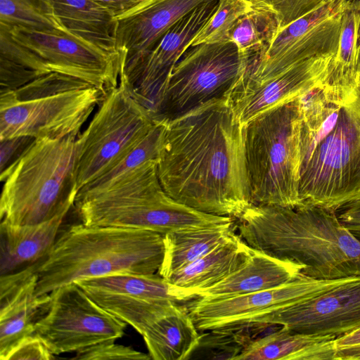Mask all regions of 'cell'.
Instances as JSON below:
<instances>
[{
  "instance_id": "obj_20",
  "label": "cell",
  "mask_w": 360,
  "mask_h": 360,
  "mask_svg": "<svg viewBox=\"0 0 360 360\" xmlns=\"http://www.w3.org/2000/svg\"><path fill=\"white\" fill-rule=\"evenodd\" d=\"M39 1L58 30L122 63L115 43L117 20L108 9L94 0Z\"/></svg>"
},
{
  "instance_id": "obj_1",
  "label": "cell",
  "mask_w": 360,
  "mask_h": 360,
  "mask_svg": "<svg viewBox=\"0 0 360 360\" xmlns=\"http://www.w3.org/2000/svg\"><path fill=\"white\" fill-rule=\"evenodd\" d=\"M243 131L227 96L165 119L156 159L164 191L196 210L238 218L252 204Z\"/></svg>"
},
{
  "instance_id": "obj_35",
  "label": "cell",
  "mask_w": 360,
  "mask_h": 360,
  "mask_svg": "<svg viewBox=\"0 0 360 360\" xmlns=\"http://www.w3.org/2000/svg\"><path fill=\"white\" fill-rule=\"evenodd\" d=\"M253 8L274 14L278 32L330 0H248Z\"/></svg>"
},
{
  "instance_id": "obj_40",
  "label": "cell",
  "mask_w": 360,
  "mask_h": 360,
  "mask_svg": "<svg viewBox=\"0 0 360 360\" xmlns=\"http://www.w3.org/2000/svg\"><path fill=\"white\" fill-rule=\"evenodd\" d=\"M108 9L115 18L125 13L142 0H94Z\"/></svg>"
},
{
  "instance_id": "obj_25",
  "label": "cell",
  "mask_w": 360,
  "mask_h": 360,
  "mask_svg": "<svg viewBox=\"0 0 360 360\" xmlns=\"http://www.w3.org/2000/svg\"><path fill=\"white\" fill-rule=\"evenodd\" d=\"M252 248L234 232L225 241L200 259L170 275L167 280L195 292L209 288L239 269ZM198 296V295H197Z\"/></svg>"
},
{
  "instance_id": "obj_34",
  "label": "cell",
  "mask_w": 360,
  "mask_h": 360,
  "mask_svg": "<svg viewBox=\"0 0 360 360\" xmlns=\"http://www.w3.org/2000/svg\"><path fill=\"white\" fill-rule=\"evenodd\" d=\"M0 24L44 31L58 30L39 0H0Z\"/></svg>"
},
{
  "instance_id": "obj_3",
  "label": "cell",
  "mask_w": 360,
  "mask_h": 360,
  "mask_svg": "<svg viewBox=\"0 0 360 360\" xmlns=\"http://www.w3.org/2000/svg\"><path fill=\"white\" fill-rule=\"evenodd\" d=\"M238 219L239 236L250 247L302 266L306 276L360 277V242L335 211L251 204Z\"/></svg>"
},
{
  "instance_id": "obj_26",
  "label": "cell",
  "mask_w": 360,
  "mask_h": 360,
  "mask_svg": "<svg viewBox=\"0 0 360 360\" xmlns=\"http://www.w3.org/2000/svg\"><path fill=\"white\" fill-rule=\"evenodd\" d=\"M186 307L172 309L146 327L141 335L153 360H187L197 347L200 333Z\"/></svg>"
},
{
  "instance_id": "obj_28",
  "label": "cell",
  "mask_w": 360,
  "mask_h": 360,
  "mask_svg": "<svg viewBox=\"0 0 360 360\" xmlns=\"http://www.w3.org/2000/svg\"><path fill=\"white\" fill-rule=\"evenodd\" d=\"M233 224L181 229L164 235V258L158 274L167 279L207 254L231 236Z\"/></svg>"
},
{
  "instance_id": "obj_6",
  "label": "cell",
  "mask_w": 360,
  "mask_h": 360,
  "mask_svg": "<svg viewBox=\"0 0 360 360\" xmlns=\"http://www.w3.org/2000/svg\"><path fill=\"white\" fill-rule=\"evenodd\" d=\"M77 138L37 139L0 175L1 222L37 224L69 212L78 192Z\"/></svg>"
},
{
  "instance_id": "obj_13",
  "label": "cell",
  "mask_w": 360,
  "mask_h": 360,
  "mask_svg": "<svg viewBox=\"0 0 360 360\" xmlns=\"http://www.w3.org/2000/svg\"><path fill=\"white\" fill-rule=\"evenodd\" d=\"M75 283L96 303L141 335L176 304L198 298L194 291L172 284L158 274H117Z\"/></svg>"
},
{
  "instance_id": "obj_8",
  "label": "cell",
  "mask_w": 360,
  "mask_h": 360,
  "mask_svg": "<svg viewBox=\"0 0 360 360\" xmlns=\"http://www.w3.org/2000/svg\"><path fill=\"white\" fill-rule=\"evenodd\" d=\"M104 95L78 78L50 72L0 90V141L14 137L75 136Z\"/></svg>"
},
{
  "instance_id": "obj_9",
  "label": "cell",
  "mask_w": 360,
  "mask_h": 360,
  "mask_svg": "<svg viewBox=\"0 0 360 360\" xmlns=\"http://www.w3.org/2000/svg\"><path fill=\"white\" fill-rule=\"evenodd\" d=\"M299 98L269 110L244 125L246 172L253 205L301 206Z\"/></svg>"
},
{
  "instance_id": "obj_19",
  "label": "cell",
  "mask_w": 360,
  "mask_h": 360,
  "mask_svg": "<svg viewBox=\"0 0 360 360\" xmlns=\"http://www.w3.org/2000/svg\"><path fill=\"white\" fill-rule=\"evenodd\" d=\"M38 263L0 279V359L24 338L33 334L34 325L46 311L50 294L36 295Z\"/></svg>"
},
{
  "instance_id": "obj_23",
  "label": "cell",
  "mask_w": 360,
  "mask_h": 360,
  "mask_svg": "<svg viewBox=\"0 0 360 360\" xmlns=\"http://www.w3.org/2000/svg\"><path fill=\"white\" fill-rule=\"evenodd\" d=\"M336 338L296 333L281 326L257 338L235 360H334Z\"/></svg>"
},
{
  "instance_id": "obj_12",
  "label": "cell",
  "mask_w": 360,
  "mask_h": 360,
  "mask_svg": "<svg viewBox=\"0 0 360 360\" xmlns=\"http://www.w3.org/2000/svg\"><path fill=\"white\" fill-rule=\"evenodd\" d=\"M46 311L33 334L54 354L79 352L114 342L124 334L127 323L96 303L72 283L52 291Z\"/></svg>"
},
{
  "instance_id": "obj_36",
  "label": "cell",
  "mask_w": 360,
  "mask_h": 360,
  "mask_svg": "<svg viewBox=\"0 0 360 360\" xmlns=\"http://www.w3.org/2000/svg\"><path fill=\"white\" fill-rule=\"evenodd\" d=\"M72 359L79 360H149V354L114 342H105L77 352Z\"/></svg>"
},
{
  "instance_id": "obj_30",
  "label": "cell",
  "mask_w": 360,
  "mask_h": 360,
  "mask_svg": "<svg viewBox=\"0 0 360 360\" xmlns=\"http://www.w3.org/2000/svg\"><path fill=\"white\" fill-rule=\"evenodd\" d=\"M165 125V119L158 117L155 125L148 135L115 167L81 188L75 200L101 193L145 162L156 160Z\"/></svg>"
},
{
  "instance_id": "obj_7",
  "label": "cell",
  "mask_w": 360,
  "mask_h": 360,
  "mask_svg": "<svg viewBox=\"0 0 360 360\" xmlns=\"http://www.w3.org/2000/svg\"><path fill=\"white\" fill-rule=\"evenodd\" d=\"M74 206L86 226L147 230L162 236L229 221L170 197L160 184L155 159L139 165L106 190L76 199Z\"/></svg>"
},
{
  "instance_id": "obj_21",
  "label": "cell",
  "mask_w": 360,
  "mask_h": 360,
  "mask_svg": "<svg viewBox=\"0 0 360 360\" xmlns=\"http://www.w3.org/2000/svg\"><path fill=\"white\" fill-rule=\"evenodd\" d=\"M303 266L253 249L246 262L217 284L197 292L198 298L212 299L274 288L297 278Z\"/></svg>"
},
{
  "instance_id": "obj_16",
  "label": "cell",
  "mask_w": 360,
  "mask_h": 360,
  "mask_svg": "<svg viewBox=\"0 0 360 360\" xmlns=\"http://www.w3.org/2000/svg\"><path fill=\"white\" fill-rule=\"evenodd\" d=\"M256 323L340 337L360 328V277L259 319Z\"/></svg>"
},
{
  "instance_id": "obj_18",
  "label": "cell",
  "mask_w": 360,
  "mask_h": 360,
  "mask_svg": "<svg viewBox=\"0 0 360 360\" xmlns=\"http://www.w3.org/2000/svg\"><path fill=\"white\" fill-rule=\"evenodd\" d=\"M333 56L304 60L262 83L230 93L227 97L241 124L323 85Z\"/></svg>"
},
{
  "instance_id": "obj_38",
  "label": "cell",
  "mask_w": 360,
  "mask_h": 360,
  "mask_svg": "<svg viewBox=\"0 0 360 360\" xmlns=\"http://www.w3.org/2000/svg\"><path fill=\"white\" fill-rule=\"evenodd\" d=\"M34 140L33 138L21 136L0 141L1 174L5 173L20 158Z\"/></svg>"
},
{
  "instance_id": "obj_22",
  "label": "cell",
  "mask_w": 360,
  "mask_h": 360,
  "mask_svg": "<svg viewBox=\"0 0 360 360\" xmlns=\"http://www.w3.org/2000/svg\"><path fill=\"white\" fill-rule=\"evenodd\" d=\"M68 212L37 224L1 222V275L11 274L44 259L52 249Z\"/></svg>"
},
{
  "instance_id": "obj_27",
  "label": "cell",
  "mask_w": 360,
  "mask_h": 360,
  "mask_svg": "<svg viewBox=\"0 0 360 360\" xmlns=\"http://www.w3.org/2000/svg\"><path fill=\"white\" fill-rule=\"evenodd\" d=\"M323 86L343 94L360 86V0H346L344 4L338 50Z\"/></svg>"
},
{
  "instance_id": "obj_33",
  "label": "cell",
  "mask_w": 360,
  "mask_h": 360,
  "mask_svg": "<svg viewBox=\"0 0 360 360\" xmlns=\"http://www.w3.org/2000/svg\"><path fill=\"white\" fill-rule=\"evenodd\" d=\"M252 9L248 0H219L217 11L193 37L188 48L230 41L231 31L238 20Z\"/></svg>"
},
{
  "instance_id": "obj_4",
  "label": "cell",
  "mask_w": 360,
  "mask_h": 360,
  "mask_svg": "<svg viewBox=\"0 0 360 360\" xmlns=\"http://www.w3.org/2000/svg\"><path fill=\"white\" fill-rule=\"evenodd\" d=\"M164 253L163 236L154 231L71 225L60 232L49 253L39 262L36 295L89 278L154 274Z\"/></svg>"
},
{
  "instance_id": "obj_24",
  "label": "cell",
  "mask_w": 360,
  "mask_h": 360,
  "mask_svg": "<svg viewBox=\"0 0 360 360\" xmlns=\"http://www.w3.org/2000/svg\"><path fill=\"white\" fill-rule=\"evenodd\" d=\"M342 11L302 34L281 56L264 68L240 78L231 92L262 83L304 60L335 56L339 43Z\"/></svg>"
},
{
  "instance_id": "obj_39",
  "label": "cell",
  "mask_w": 360,
  "mask_h": 360,
  "mask_svg": "<svg viewBox=\"0 0 360 360\" xmlns=\"http://www.w3.org/2000/svg\"><path fill=\"white\" fill-rule=\"evenodd\" d=\"M342 209V211L338 216L339 220L360 242V200Z\"/></svg>"
},
{
  "instance_id": "obj_32",
  "label": "cell",
  "mask_w": 360,
  "mask_h": 360,
  "mask_svg": "<svg viewBox=\"0 0 360 360\" xmlns=\"http://www.w3.org/2000/svg\"><path fill=\"white\" fill-rule=\"evenodd\" d=\"M264 326L254 323L207 330L209 332L200 335L198 344L190 357L200 354L197 358L235 360L256 339L253 338L254 332Z\"/></svg>"
},
{
  "instance_id": "obj_10",
  "label": "cell",
  "mask_w": 360,
  "mask_h": 360,
  "mask_svg": "<svg viewBox=\"0 0 360 360\" xmlns=\"http://www.w3.org/2000/svg\"><path fill=\"white\" fill-rule=\"evenodd\" d=\"M98 105L88 127L76 140L77 191L120 162L158 120L122 74L119 84L104 96Z\"/></svg>"
},
{
  "instance_id": "obj_2",
  "label": "cell",
  "mask_w": 360,
  "mask_h": 360,
  "mask_svg": "<svg viewBox=\"0 0 360 360\" xmlns=\"http://www.w3.org/2000/svg\"><path fill=\"white\" fill-rule=\"evenodd\" d=\"M299 99L300 207L336 212L360 200V91L321 85Z\"/></svg>"
},
{
  "instance_id": "obj_11",
  "label": "cell",
  "mask_w": 360,
  "mask_h": 360,
  "mask_svg": "<svg viewBox=\"0 0 360 360\" xmlns=\"http://www.w3.org/2000/svg\"><path fill=\"white\" fill-rule=\"evenodd\" d=\"M247 66L232 41L188 48L172 72L157 117L171 119L227 96Z\"/></svg>"
},
{
  "instance_id": "obj_15",
  "label": "cell",
  "mask_w": 360,
  "mask_h": 360,
  "mask_svg": "<svg viewBox=\"0 0 360 360\" xmlns=\"http://www.w3.org/2000/svg\"><path fill=\"white\" fill-rule=\"evenodd\" d=\"M219 0H208L172 25L157 45L122 72L137 98L157 117L172 72L189 44L215 13Z\"/></svg>"
},
{
  "instance_id": "obj_17",
  "label": "cell",
  "mask_w": 360,
  "mask_h": 360,
  "mask_svg": "<svg viewBox=\"0 0 360 360\" xmlns=\"http://www.w3.org/2000/svg\"><path fill=\"white\" fill-rule=\"evenodd\" d=\"M208 0H142L116 18V49L123 70L150 51L181 18Z\"/></svg>"
},
{
  "instance_id": "obj_14",
  "label": "cell",
  "mask_w": 360,
  "mask_h": 360,
  "mask_svg": "<svg viewBox=\"0 0 360 360\" xmlns=\"http://www.w3.org/2000/svg\"><path fill=\"white\" fill-rule=\"evenodd\" d=\"M358 277L317 279L301 273L291 281L266 290L226 297L196 298L186 308L199 331L236 327L254 323L264 316Z\"/></svg>"
},
{
  "instance_id": "obj_5",
  "label": "cell",
  "mask_w": 360,
  "mask_h": 360,
  "mask_svg": "<svg viewBox=\"0 0 360 360\" xmlns=\"http://www.w3.org/2000/svg\"><path fill=\"white\" fill-rule=\"evenodd\" d=\"M122 63L59 30L0 24V89L58 72L85 81L105 96L120 82Z\"/></svg>"
},
{
  "instance_id": "obj_41",
  "label": "cell",
  "mask_w": 360,
  "mask_h": 360,
  "mask_svg": "<svg viewBox=\"0 0 360 360\" xmlns=\"http://www.w3.org/2000/svg\"><path fill=\"white\" fill-rule=\"evenodd\" d=\"M359 91H360V86H359Z\"/></svg>"
},
{
  "instance_id": "obj_37",
  "label": "cell",
  "mask_w": 360,
  "mask_h": 360,
  "mask_svg": "<svg viewBox=\"0 0 360 360\" xmlns=\"http://www.w3.org/2000/svg\"><path fill=\"white\" fill-rule=\"evenodd\" d=\"M55 355L34 334L22 340L8 354L6 360H51Z\"/></svg>"
},
{
  "instance_id": "obj_29",
  "label": "cell",
  "mask_w": 360,
  "mask_h": 360,
  "mask_svg": "<svg viewBox=\"0 0 360 360\" xmlns=\"http://www.w3.org/2000/svg\"><path fill=\"white\" fill-rule=\"evenodd\" d=\"M277 32L274 14L253 8L238 20L231 31L230 41L236 45L248 66L265 53Z\"/></svg>"
},
{
  "instance_id": "obj_31",
  "label": "cell",
  "mask_w": 360,
  "mask_h": 360,
  "mask_svg": "<svg viewBox=\"0 0 360 360\" xmlns=\"http://www.w3.org/2000/svg\"><path fill=\"white\" fill-rule=\"evenodd\" d=\"M346 0H330L278 31L265 53L250 64L243 76L264 68L288 49L302 34L342 9Z\"/></svg>"
}]
</instances>
